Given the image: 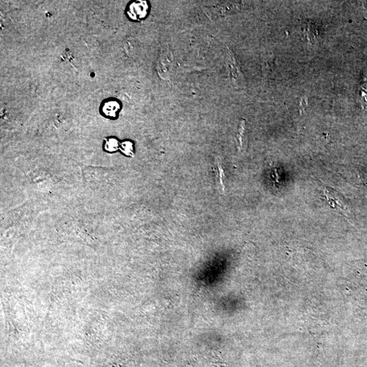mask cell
Instances as JSON below:
<instances>
[{"label": "cell", "mask_w": 367, "mask_h": 367, "mask_svg": "<svg viewBox=\"0 0 367 367\" xmlns=\"http://www.w3.org/2000/svg\"><path fill=\"white\" fill-rule=\"evenodd\" d=\"M121 150L122 152L124 153L127 156H131L133 154V144L129 141H125L121 144Z\"/></svg>", "instance_id": "obj_5"}, {"label": "cell", "mask_w": 367, "mask_h": 367, "mask_svg": "<svg viewBox=\"0 0 367 367\" xmlns=\"http://www.w3.org/2000/svg\"><path fill=\"white\" fill-rule=\"evenodd\" d=\"M148 11V6L146 2L137 1L129 6L127 14L133 20H142L146 17Z\"/></svg>", "instance_id": "obj_1"}, {"label": "cell", "mask_w": 367, "mask_h": 367, "mask_svg": "<svg viewBox=\"0 0 367 367\" xmlns=\"http://www.w3.org/2000/svg\"><path fill=\"white\" fill-rule=\"evenodd\" d=\"M119 148V141L115 138H109L106 140L105 149L109 152H115Z\"/></svg>", "instance_id": "obj_4"}, {"label": "cell", "mask_w": 367, "mask_h": 367, "mask_svg": "<svg viewBox=\"0 0 367 367\" xmlns=\"http://www.w3.org/2000/svg\"><path fill=\"white\" fill-rule=\"evenodd\" d=\"M121 109L119 102L117 101H108L104 103L103 107H102V112L106 117H116L117 113H119Z\"/></svg>", "instance_id": "obj_2"}, {"label": "cell", "mask_w": 367, "mask_h": 367, "mask_svg": "<svg viewBox=\"0 0 367 367\" xmlns=\"http://www.w3.org/2000/svg\"><path fill=\"white\" fill-rule=\"evenodd\" d=\"M358 101L363 109L367 108V80L362 84L359 89Z\"/></svg>", "instance_id": "obj_3"}, {"label": "cell", "mask_w": 367, "mask_h": 367, "mask_svg": "<svg viewBox=\"0 0 367 367\" xmlns=\"http://www.w3.org/2000/svg\"><path fill=\"white\" fill-rule=\"evenodd\" d=\"M218 174H219V178L220 181V184L222 186V189L225 190V186L223 184V178L225 177V174H224V170L222 165L220 164L219 163L218 164Z\"/></svg>", "instance_id": "obj_6"}]
</instances>
